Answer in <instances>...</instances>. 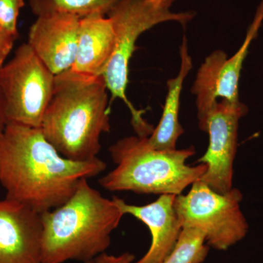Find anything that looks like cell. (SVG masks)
<instances>
[{
    "mask_svg": "<svg viewBox=\"0 0 263 263\" xmlns=\"http://www.w3.org/2000/svg\"><path fill=\"white\" fill-rule=\"evenodd\" d=\"M106 167L98 157L84 162L65 158L40 128L9 122L0 134V185L5 198L40 214L65 203L82 180Z\"/></svg>",
    "mask_w": 263,
    "mask_h": 263,
    "instance_id": "1",
    "label": "cell"
},
{
    "mask_svg": "<svg viewBox=\"0 0 263 263\" xmlns=\"http://www.w3.org/2000/svg\"><path fill=\"white\" fill-rule=\"evenodd\" d=\"M108 88L103 76L90 77L70 70L55 76L54 89L40 129L65 158H98L100 138L110 129Z\"/></svg>",
    "mask_w": 263,
    "mask_h": 263,
    "instance_id": "2",
    "label": "cell"
},
{
    "mask_svg": "<svg viewBox=\"0 0 263 263\" xmlns=\"http://www.w3.org/2000/svg\"><path fill=\"white\" fill-rule=\"evenodd\" d=\"M124 214L84 179L60 206L41 214L42 263L89 262L105 252Z\"/></svg>",
    "mask_w": 263,
    "mask_h": 263,
    "instance_id": "3",
    "label": "cell"
},
{
    "mask_svg": "<svg viewBox=\"0 0 263 263\" xmlns=\"http://www.w3.org/2000/svg\"><path fill=\"white\" fill-rule=\"evenodd\" d=\"M109 152L117 167L99 180L108 191L177 196L200 180L208 168L203 163L186 164L195 154L193 146L156 149L148 137H126L110 146Z\"/></svg>",
    "mask_w": 263,
    "mask_h": 263,
    "instance_id": "4",
    "label": "cell"
},
{
    "mask_svg": "<svg viewBox=\"0 0 263 263\" xmlns=\"http://www.w3.org/2000/svg\"><path fill=\"white\" fill-rule=\"evenodd\" d=\"M176 0H122L107 15L113 24L116 45L113 55L103 76L111 100H122L132 114V124L137 136H148L153 128L128 100L129 62L136 43L143 32L158 24L176 22L185 27L195 18L190 11L174 12Z\"/></svg>",
    "mask_w": 263,
    "mask_h": 263,
    "instance_id": "5",
    "label": "cell"
},
{
    "mask_svg": "<svg viewBox=\"0 0 263 263\" xmlns=\"http://www.w3.org/2000/svg\"><path fill=\"white\" fill-rule=\"evenodd\" d=\"M242 200L238 189L219 193L198 180L186 195L176 197L175 208L182 229L199 230L209 247L226 251L248 233V222L240 209Z\"/></svg>",
    "mask_w": 263,
    "mask_h": 263,
    "instance_id": "6",
    "label": "cell"
},
{
    "mask_svg": "<svg viewBox=\"0 0 263 263\" xmlns=\"http://www.w3.org/2000/svg\"><path fill=\"white\" fill-rule=\"evenodd\" d=\"M55 76L27 43L0 68L8 123L41 128L54 89Z\"/></svg>",
    "mask_w": 263,
    "mask_h": 263,
    "instance_id": "7",
    "label": "cell"
},
{
    "mask_svg": "<svg viewBox=\"0 0 263 263\" xmlns=\"http://www.w3.org/2000/svg\"><path fill=\"white\" fill-rule=\"evenodd\" d=\"M262 24L263 0H261L243 42L235 54L228 58L226 52L216 50L205 59L198 69L192 93L196 97L197 119L202 131H205L208 115L218 99L233 103L240 101L238 87L243 62Z\"/></svg>",
    "mask_w": 263,
    "mask_h": 263,
    "instance_id": "8",
    "label": "cell"
},
{
    "mask_svg": "<svg viewBox=\"0 0 263 263\" xmlns=\"http://www.w3.org/2000/svg\"><path fill=\"white\" fill-rule=\"evenodd\" d=\"M247 113L248 107L241 101L233 103L221 99L208 115L204 132L209 134V147L197 162L208 167L200 181L217 193H228L233 188L238 126L240 119Z\"/></svg>",
    "mask_w": 263,
    "mask_h": 263,
    "instance_id": "9",
    "label": "cell"
},
{
    "mask_svg": "<svg viewBox=\"0 0 263 263\" xmlns=\"http://www.w3.org/2000/svg\"><path fill=\"white\" fill-rule=\"evenodd\" d=\"M41 214L23 204L0 200V263H42Z\"/></svg>",
    "mask_w": 263,
    "mask_h": 263,
    "instance_id": "10",
    "label": "cell"
},
{
    "mask_svg": "<svg viewBox=\"0 0 263 263\" xmlns=\"http://www.w3.org/2000/svg\"><path fill=\"white\" fill-rule=\"evenodd\" d=\"M81 18L62 13L43 15L29 29L27 44L54 76L73 65Z\"/></svg>",
    "mask_w": 263,
    "mask_h": 263,
    "instance_id": "11",
    "label": "cell"
},
{
    "mask_svg": "<svg viewBox=\"0 0 263 263\" xmlns=\"http://www.w3.org/2000/svg\"><path fill=\"white\" fill-rule=\"evenodd\" d=\"M176 195H161L155 202L145 205L128 204L114 197L124 215L129 214L144 223L150 230L152 243L146 254L134 263H160L172 252L182 231L175 208Z\"/></svg>",
    "mask_w": 263,
    "mask_h": 263,
    "instance_id": "12",
    "label": "cell"
},
{
    "mask_svg": "<svg viewBox=\"0 0 263 263\" xmlns=\"http://www.w3.org/2000/svg\"><path fill=\"white\" fill-rule=\"evenodd\" d=\"M115 45V32L108 15L83 17L79 24L75 61L70 70L90 77L103 75Z\"/></svg>",
    "mask_w": 263,
    "mask_h": 263,
    "instance_id": "13",
    "label": "cell"
},
{
    "mask_svg": "<svg viewBox=\"0 0 263 263\" xmlns=\"http://www.w3.org/2000/svg\"><path fill=\"white\" fill-rule=\"evenodd\" d=\"M180 57L179 73L167 81V94L162 117L157 127L148 137V143L156 149H176L178 139L183 133L179 120L180 98L185 79L193 67V60L189 53L187 38L185 35L180 46Z\"/></svg>",
    "mask_w": 263,
    "mask_h": 263,
    "instance_id": "14",
    "label": "cell"
},
{
    "mask_svg": "<svg viewBox=\"0 0 263 263\" xmlns=\"http://www.w3.org/2000/svg\"><path fill=\"white\" fill-rule=\"evenodd\" d=\"M122 0H29L33 14H69L79 18L93 14L107 15Z\"/></svg>",
    "mask_w": 263,
    "mask_h": 263,
    "instance_id": "15",
    "label": "cell"
},
{
    "mask_svg": "<svg viewBox=\"0 0 263 263\" xmlns=\"http://www.w3.org/2000/svg\"><path fill=\"white\" fill-rule=\"evenodd\" d=\"M209 251V245L201 232L183 228L174 249L160 263H202Z\"/></svg>",
    "mask_w": 263,
    "mask_h": 263,
    "instance_id": "16",
    "label": "cell"
},
{
    "mask_svg": "<svg viewBox=\"0 0 263 263\" xmlns=\"http://www.w3.org/2000/svg\"><path fill=\"white\" fill-rule=\"evenodd\" d=\"M24 0H0V28L17 39L18 19Z\"/></svg>",
    "mask_w": 263,
    "mask_h": 263,
    "instance_id": "17",
    "label": "cell"
},
{
    "mask_svg": "<svg viewBox=\"0 0 263 263\" xmlns=\"http://www.w3.org/2000/svg\"><path fill=\"white\" fill-rule=\"evenodd\" d=\"M15 38L0 28V68L5 65V60L13 49Z\"/></svg>",
    "mask_w": 263,
    "mask_h": 263,
    "instance_id": "18",
    "label": "cell"
},
{
    "mask_svg": "<svg viewBox=\"0 0 263 263\" xmlns=\"http://www.w3.org/2000/svg\"><path fill=\"white\" fill-rule=\"evenodd\" d=\"M135 258V256L129 252H125L119 256L110 255L104 252L96 257L98 263H133Z\"/></svg>",
    "mask_w": 263,
    "mask_h": 263,
    "instance_id": "19",
    "label": "cell"
},
{
    "mask_svg": "<svg viewBox=\"0 0 263 263\" xmlns=\"http://www.w3.org/2000/svg\"><path fill=\"white\" fill-rule=\"evenodd\" d=\"M8 124L6 114H5V104L3 91L0 86V134L4 131L5 127Z\"/></svg>",
    "mask_w": 263,
    "mask_h": 263,
    "instance_id": "20",
    "label": "cell"
},
{
    "mask_svg": "<svg viewBox=\"0 0 263 263\" xmlns=\"http://www.w3.org/2000/svg\"><path fill=\"white\" fill-rule=\"evenodd\" d=\"M85 263H98V261H97L96 258H95V259H93V260L89 261V262H85Z\"/></svg>",
    "mask_w": 263,
    "mask_h": 263,
    "instance_id": "21",
    "label": "cell"
}]
</instances>
